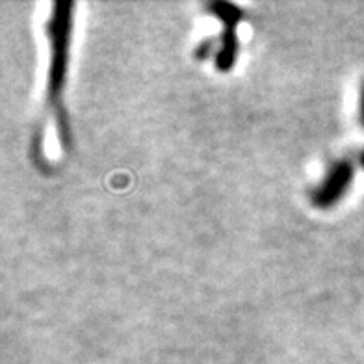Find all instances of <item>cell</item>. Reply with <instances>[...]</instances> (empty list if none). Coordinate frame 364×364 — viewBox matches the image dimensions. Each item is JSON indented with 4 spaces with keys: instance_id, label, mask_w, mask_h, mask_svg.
<instances>
[{
    "instance_id": "cell-3",
    "label": "cell",
    "mask_w": 364,
    "mask_h": 364,
    "mask_svg": "<svg viewBox=\"0 0 364 364\" xmlns=\"http://www.w3.org/2000/svg\"><path fill=\"white\" fill-rule=\"evenodd\" d=\"M236 54H238V36L236 28H225L221 36V47L216 56V68L220 71H229L235 65Z\"/></svg>"
},
{
    "instance_id": "cell-5",
    "label": "cell",
    "mask_w": 364,
    "mask_h": 364,
    "mask_svg": "<svg viewBox=\"0 0 364 364\" xmlns=\"http://www.w3.org/2000/svg\"><path fill=\"white\" fill-rule=\"evenodd\" d=\"M360 119H363V125H364V87H363V95H360Z\"/></svg>"
},
{
    "instance_id": "cell-2",
    "label": "cell",
    "mask_w": 364,
    "mask_h": 364,
    "mask_svg": "<svg viewBox=\"0 0 364 364\" xmlns=\"http://www.w3.org/2000/svg\"><path fill=\"white\" fill-rule=\"evenodd\" d=\"M355 168L350 160H341L327 171L326 178L312 193V203L320 208H329L336 201H341L348 192L351 181H353Z\"/></svg>"
},
{
    "instance_id": "cell-1",
    "label": "cell",
    "mask_w": 364,
    "mask_h": 364,
    "mask_svg": "<svg viewBox=\"0 0 364 364\" xmlns=\"http://www.w3.org/2000/svg\"><path fill=\"white\" fill-rule=\"evenodd\" d=\"M73 23V2H56L53 8V15L48 19L47 30L50 39V68H48L47 95L50 106L56 114L58 138L63 147L71 145V132L65 112L62 108V91L68 73V54H69V38H71Z\"/></svg>"
},
{
    "instance_id": "cell-4",
    "label": "cell",
    "mask_w": 364,
    "mask_h": 364,
    "mask_svg": "<svg viewBox=\"0 0 364 364\" xmlns=\"http://www.w3.org/2000/svg\"><path fill=\"white\" fill-rule=\"evenodd\" d=\"M208 10L225 24V28H236V24L244 17L242 8H238L232 2H212V4H208Z\"/></svg>"
},
{
    "instance_id": "cell-6",
    "label": "cell",
    "mask_w": 364,
    "mask_h": 364,
    "mask_svg": "<svg viewBox=\"0 0 364 364\" xmlns=\"http://www.w3.org/2000/svg\"><path fill=\"white\" fill-rule=\"evenodd\" d=\"M359 164L364 168V151H363V153H360V156H359Z\"/></svg>"
}]
</instances>
